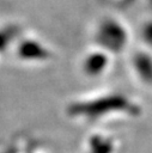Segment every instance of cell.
<instances>
[{"label": "cell", "instance_id": "3", "mask_svg": "<svg viewBox=\"0 0 152 153\" xmlns=\"http://www.w3.org/2000/svg\"><path fill=\"white\" fill-rule=\"evenodd\" d=\"M110 57L109 53L102 48H96L95 50L89 51L81 61L83 73L90 78H96L103 74L109 67Z\"/></svg>", "mask_w": 152, "mask_h": 153}, {"label": "cell", "instance_id": "2", "mask_svg": "<svg viewBox=\"0 0 152 153\" xmlns=\"http://www.w3.org/2000/svg\"><path fill=\"white\" fill-rule=\"evenodd\" d=\"M95 38L98 48L108 53L122 51L128 45L129 41L126 26L114 17H107L99 22Z\"/></svg>", "mask_w": 152, "mask_h": 153}, {"label": "cell", "instance_id": "1", "mask_svg": "<svg viewBox=\"0 0 152 153\" xmlns=\"http://www.w3.org/2000/svg\"><path fill=\"white\" fill-rule=\"evenodd\" d=\"M113 112H127L130 116L139 112L136 104L133 100L123 97V94H107L89 100L77 102L71 108L72 116L77 118L98 120L107 117L105 114Z\"/></svg>", "mask_w": 152, "mask_h": 153}, {"label": "cell", "instance_id": "4", "mask_svg": "<svg viewBox=\"0 0 152 153\" xmlns=\"http://www.w3.org/2000/svg\"><path fill=\"white\" fill-rule=\"evenodd\" d=\"M132 63L138 78L142 82L152 85V55L140 50L134 54Z\"/></svg>", "mask_w": 152, "mask_h": 153}, {"label": "cell", "instance_id": "5", "mask_svg": "<svg viewBox=\"0 0 152 153\" xmlns=\"http://www.w3.org/2000/svg\"><path fill=\"white\" fill-rule=\"evenodd\" d=\"M115 143L114 137L95 134L87 140V151L89 153H114Z\"/></svg>", "mask_w": 152, "mask_h": 153}]
</instances>
